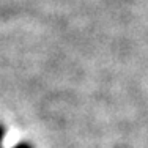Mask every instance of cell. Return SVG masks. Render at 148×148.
I'll use <instances>...</instances> for the list:
<instances>
[{
  "label": "cell",
  "instance_id": "6da1fadb",
  "mask_svg": "<svg viewBox=\"0 0 148 148\" xmlns=\"http://www.w3.org/2000/svg\"><path fill=\"white\" fill-rule=\"evenodd\" d=\"M3 136H5V128L3 125H0V148H2V140H3ZM13 148H33L29 142H21V143H16Z\"/></svg>",
  "mask_w": 148,
  "mask_h": 148
}]
</instances>
